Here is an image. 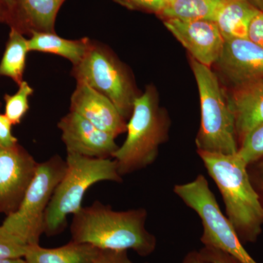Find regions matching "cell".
Returning <instances> with one entry per match:
<instances>
[{
  "instance_id": "1",
  "label": "cell",
  "mask_w": 263,
  "mask_h": 263,
  "mask_svg": "<svg viewBox=\"0 0 263 263\" xmlns=\"http://www.w3.org/2000/svg\"><path fill=\"white\" fill-rule=\"evenodd\" d=\"M144 209L115 211L100 201L82 207L70 226L72 240L102 250L135 251L146 257L157 247L155 235L146 228Z\"/></svg>"
},
{
  "instance_id": "2",
  "label": "cell",
  "mask_w": 263,
  "mask_h": 263,
  "mask_svg": "<svg viewBox=\"0 0 263 263\" xmlns=\"http://www.w3.org/2000/svg\"><path fill=\"white\" fill-rule=\"evenodd\" d=\"M209 176L217 185L227 216L242 243H253L262 233L263 205L252 185L248 165L235 155L197 151Z\"/></svg>"
},
{
  "instance_id": "3",
  "label": "cell",
  "mask_w": 263,
  "mask_h": 263,
  "mask_svg": "<svg viewBox=\"0 0 263 263\" xmlns=\"http://www.w3.org/2000/svg\"><path fill=\"white\" fill-rule=\"evenodd\" d=\"M65 161V174L57 185L45 216L44 233L48 236L64 231L67 216L80 211L85 194L91 186L101 181H123L114 159L67 154Z\"/></svg>"
},
{
  "instance_id": "4",
  "label": "cell",
  "mask_w": 263,
  "mask_h": 263,
  "mask_svg": "<svg viewBox=\"0 0 263 263\" xmlns=\"http://www.w3.org/2000/svg\"><path fill=\"white\" fill-rule=\"evenodd\" d=\"M167 127L155 88L148 86L135 100L127 124V138L112 157L121 176L145 168L155 162L160 145L165 141Z\"/></svg>"
},
{
  "instance_id": "5",
  "label": "cell",
  "mask_w": 263,
  "mask_h": 263,
  "mask_svg": "<svg viewBox=\"0 0 263 263\" xmlns=\"http://www.w3.org/2000/svg\"><path fill=\"white\" fill-rule=\"evenodd\" d=\"M191 65L201 108V123L196 138L197 151L235 155L239 148L235 118L217 76L210 67L194 59Z\"/></svg>"
},
{
  "instance_id": "6",
  "label": "cell",
  "mask_w": 263,
  "mask_h": 263,
  "mask_svg": "<svg viewBox=\"0 0 263 263\" xmlns=\"http://www.w3.org/2000/svg\"><path fill=\"white\" fill-rule=\"evenodd\" d=\"M66 167V161L60 155L38 164L18 209L3 221L2 226L26 245H39L46 210Z\"/></svg>"
},
{
  "instance_id": "7",
  "label": "cell",
  "mask_w": 263,
  "mask_h": 263,
  "mask_svg": "<svg viewBox=\"0 0 263 263\" xmlns=\"http://www.w3.org/2000/svg\"><path fill=\"white\" fill-rule=\"evenodd\" d=\"M174 193L197 213L201 219L203 233L200 240L229 254L240 263H257L243 247V243L228 217L221 212L206 179L198 175L191 182L177 184Z\"/></svg>"
},
{
  "instance_id": "8",
  "label": "cell",
  "mask_w": 263,
  "mask_h": 263,
  "mask_svg": "<svg viewBox=\"0 0 263 263\" xmlns=\"http://www.w3.org/2000/svg\"><path fill=\"white\" fill-rule=\"evenodd\" d=\"M71 74L77 82L89 85L108 98L125 120L130 117L139 95L127 69L108 48L91 41L84 58L73 66Z\"/></svg>"
},
{
  "instance_id": "9",
  "label": "cell",
  "mask_w": 263,
  "mask_h": 263,
  "mask_svg": "<svg viewBox=\"0 0 263 263\" xmlns=\"http://www.w3.org/2000/svg\"><path fill=\"white\" fill-rule=\"evenodd\" d=\"M38 164L18 143L0 145V213L8 216L18 209Z\"/></svg>"
},
{
  "instance_id": "10",
  "label": "cell",
  "mask_w": 263,
  "mask_h": 263,
  "mask_svg": "<svg viewBox=\"0 0 263 263\" xmlns=\"http://www.w3.org/2000/svg\"><path fill=\"white\" fill-rule=\"evenodd\" d=\"M62 132V140L67 154L91 157L112 158L119 148L116 137L95 127L87 119L70 111L58 122Z\"/></svg>"
},
{
  "instance_id": "11",
  "label": "cell",
  "mask_w": 263,
  "mask_h": 263,
  "mask_svg": "<svg viewBox=\"0 0 263 263\" xmlns=\"http://www.w3.org/2000/svg\"><path fill=\"white\" fill-rule=\"evenodd\" d=\"M164 24L194 60L208 67L217 61L224 39L215 22L168 18L164 20Z\"/></svg>"
},
{
  "instance_id": "12",
  "label": "cell",
  "mask_w": 263,
  "mask_h": 263,
  "mask_svg": "<svg viewBox=\"0 0 263 263\" xmlns=\"http://www.w3.org/2000/svg\"><path fill=\"white\" fill-rule=\"evenodd\" d=\"M216 65L236 86L263 79V48L248 38L224 40Z\"/></svg>"
},
{
  "instance_id": "13",
  "label": "cell",
  "mask_w": 263,
  "mask_h": 263,
  "mask_svg": "<svg viewBox=\"0 0 263 263\" xmlns=\"http://www.w3.org/2000/svg\"><path fill=\"white\" fill-rule=\"evenodd\" d=\"M70 110L116 138L127 132L126 120L114 104L84 83L76 84L70 98Z\"/></svg>"
},
{
  "instance_id": "14",
  "label": "cell",
  "mask_w": 263,
  "mask_h": 263,
  "mask_svg": "<svg viewBox=\"0 0 263 263\" xmlns=\"http://www.w3.org/2000/svg\"><path fill=\"white\" fill-rule=\"evenodd\" d=\"M238 141L263 124V79L234 87L228 98Z\"/></svg>"
},
{
  "instance_id": "15",
  "label": "cell",
  "mask_w": 263,
  "mask_h": 263,
  "mask_svg": "<svg viewBox=\"0 0 263 263\" xmlns=\"http://www.w3.org/2000/svg\"><path fill=\"white\" fill-rule=\"evenodd\" d=\"M65 0H15L8 18L10 27L22 34L55 32L57 13Z\"/></svg>"
},
{
  "instance_id": "16",
  "label": "cell",
  "mask_w": 263,
  "mask_h": 263,
  "mask_svg": "<svg viewBox=\"0 0 263 263\" xmlns=\"http://www.w3.org/2000/svg\"><path fill=\"white\" fill-rule=\"evenodd\" d=\"M101 249L71 240L57 248L27 245L24 257L28 263H94Z\"/></svg>"
},
{
  "instance_id": "17",
  "label": "cell",
  "mask_w": 263,
  "mask_h": 263,
  "mask_svg": "<svg viewBox=\"0 0 263 263\" xmlns=\"http://www.w3.org/2000/svg\"><path fill=\"white\" fill-rule=\"evenodd\" d=\"M258 11L247 0H224L214 22L224 40L248 38L249 26Z\"/></svg>"
},
{
  "instance_id": "18",
  "label": "cell",
  "mask_w": 263,
  "mask_h": 263,
  "mask_svg": "<svg viewBox=\"0 0 263 263\" xmlns=\"http://www.w3.org/2000/svg\"><path fill=\"white\" fill-rule=\"evenodd\" d=\"M91 42L89 37L68 40L60 37L55 32H34L28 40V46L29 51L58 55L67 59L74 66L84 58Z\"/></svg>"
},
{
  "instance_id": "19",
  "label": "cell",
  "mask_w": 263,
  "mask_h": 263,
  "mask_svg": "<svg viewBox=\"0 0 263 263\" xmlns=\"http://www.w3.org/2000/svg\"><path fill=\"white\" fill-rule=\"evenodd\" d=\"M9 39L0 62V76H6L19 85L23 81L26 59L29 52L28 40L16 29L10 27Z\"/></svg>"
},
{
  "instance_id": "20",
  "label": "cell",
  "mask_w": 263,
  "mask_h": 263,
  "mask_svg": "<svg viewBox=\"0 0 263 263\" xmlns=\"http://www.w3.org/2000/svg\"><path fill=\"white\" fill-rule=\"evenodd\" d=\"M224 0H176L164 7L160 16L183 21L214 22Z\"/></svg>"
},
{
  "instance_id": "21",
  "label": "cell",
  "mask_w": 263,
  "mask_h": 263,
  "mask_svg": "<svg viewBox=\"0 0 263 263\" xmlns=\"http://www.w3.org/2000/svg\"><path fill=\"white\" fill-rule=\"evenodd\" d=\"M19 88L15 95H5V115L13 125L20 124L29 109V98L34 89L27 81H23L18 85Z\"/></svg>"
},
{
  "instance_id": "22",
  "label": "cell",
  "mask_w": 263,
  "mask_h": 263,
  "mask_svg": "<svg viewBox=\"0 0 263 263\" xmlns=\"http://www.w3.org/2000/svg\"><path fill=\"white\" fill-rule=\"evenodd\" d=\"M237 154L248 166L263 158V124L252 129L240 141Z\"/></svg>"
},
{
  "instance_id": "23",
  "label": "cell",
  "mask_w": 263,
  "mask_h": 263,
  "mask_svg": "<svg viewBox=\"0 0 263 263\" xmlns=\"http://www.w3.org/2000/svg\"><path fill=\"white\" fill-rule=\"evenodd\" d=\"M27 245L0 226V259L24 257Z\"/></svg>"
},
{
  "instance_id": "24",
  "label": "cell",
  "mask_w": 263,
  "mask_h": 263,
  "mask_svg": "<svg viewBox=\"0 0 263 263\" xmlns=\"http://www.w3.org/2000/svg\"><path fill=\"white\" fill-rule=\"evenodd\" d=\"M116 3L125 7L127 9L139 10L160 15L165 4L162 0H114Z\"/></svg>"
},
{
  "instance_id": "25",
  "label": "cell",
  "mask_w": 263,
  "mask_h": 263,
  "mask_svg": "<svg viewBox=\"0 0 263 263\" xmlns=\"http://www.w3.org/2000/svg\"><path fill=\"white\" fill-rule=\"evenodd\" d=\"M12 123L5 114H0V145L11 147L18 144V139L12 133Z\"/></svg>"
},
{
  "instance_id": "26",
  "label": "cell",
  "mask_w": 263,
  "mask_h": 263,
  "mask_svg": "<svg viewBox=\"0 0 263 263\" xmlns=\"http://www.w3.org/2000/svg\"><path fill=\"white\" fill-rule=\"evenodd\" d=\"M94 263H133L127 251L100 250Z\"/></svg>"
},
{
  "instance_id": "27",
  "label": "cell",
  "mask_w": 263,
  "mask_h": 263,
  "mask_svg": "<svg viewBox=\"0 0 263 263\" xmlns=\"http://www.w3.org/2000/svg\"><path fill=\"white\" fill-rule=\"evenodd\" d=\"M248 39L263 48V11L259 10L249 26Z\"/></svg>"
},
{
  "instance_id": "28",
  "label": "cell",
  "mask_w": 263,
  "mask_h": 263,
  "mask_svg": "<svg viewBox=\"0 0 263 263\" xmlns=\"http://www.w3.org/2000/svg\"><path fill=\"white\" fill-rule=\"evenodd\" d=\"M200 252L209 263H240L229 254L212 247H204Z\"/></svg>"
},
{
  "instance_id": "29",
  "label": "cell",
  "mask_w": 263,
  "mask_h": 263,
  "mask_svg": "<svg viewBox=\"0 0 263 263\" xmlns=\"http://www.w3.org/2000/svg\"><path fill=\"white\" fill-rule=\"evenodd\" d=\"M253 164H254V180L259 187L263 191V158Z\"/></svg>"
},
{
  "instance_id": "30",
  "label": "cell",
  "mask_w": 263,
  "mask_h": 263,
  "mask_svg": "<svg viewBox=\"0 0 263 263\" xmlns=\"http://www.w3.org/2000/svg\"><path fill=\"white\" fill-rule=\"evenodd\" d=\"M181 263H209V261L204 258L200 251H193L186 254Z\"/></svg>"
},
{
  "instance_id": "31",
  "label": "cell",
  "mask_w": 263,
  "mask_h": 263,
  "mask_svg": "<svg viewBox=\"0 0 263 263\" xmlns=\"http://www.w3.org/2000/svg\"><path fill=\"white\" fill-rule=\"evenodd\" d=\"M0 3L3 5V8L6 12V23L8 22V18L12 12H13V8H14L15 0H0Z\"/></svg>"
},
{
  "instance_id": "32",
  "label": "cell",
  "mask_w": 263,
  "mask_h": 263,
  "mask_svg": "<svg viewBox=\"0 0 263 263\" xmlns=\"http://www.w3.org/2000/svg\"><path fill=\"white\" fill-rule=\"evenodd\" d=\"M0 263H28L24 257H10L0 259Z\"/></svg>"
},
{
  "instance_id": "33",
  "label": "cell",
  "mask_w": 263,
  "mask_h": 263,
  "mask_svg": "<svg viewBox=\"0 0 263 263\" xmlns=\"http://www.w3.org/2000/svg\"><path fill=\"white\" fill-rule=\"evenodd\" d=\"M249 3H251L257 9L263 11V0H247Z\"/></svg>"
},
{
  "instance_id": "34",
  "label": "cell",
  "mask_w": 263,
  "mask_h": 263,
  "mask_svg": "<svg viewBox=\"0 0 263 263\" xmlns=\"http://www.w3.org/2000/svg\"><path fill=\"white\" fill-rule=\"evenodd\" d=\"M6 12L3 8V5L0 3V21L6 22Z\"/></svg>"
},
{
  "instance_id": "35",
  "label": "cell",
  "mask_w": 263,
  "mask_h": 263,
  "mask_svg": "<svg viewBox=\"0 0 263 263\" xmlns=\"http://www.w3.org/2000/svg\"><path fill=\"white\" fill-rule=\"evenodd\" d=\"M162 2L165 4V5H168L171 3H174L176 0H162Z\"/></svg>"
},
{
  "instance_id": "36",
  "label": "cell",
  "mask_w": 263,
  "mask_h": 263,
  "mask_svg": "<svg viewBox=\"0 0 263 263\" xmlns=\"http://www.w3.org/2000/svg\"><path fill=\"white\" fill-rule=\"evenodd\" d=\"M147 263H148V262H147Z\"/></svg>"
}]
</instances>
